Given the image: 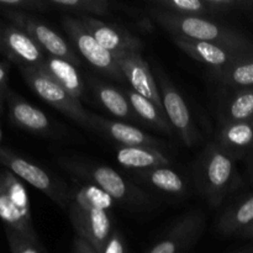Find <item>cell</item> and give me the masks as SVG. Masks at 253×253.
Returning <instances> with one entry per match:
<instances>
[{"label": "cell", "instance_id": "34", "mask_svg": "<svg viewBox=\"0 0 253 253\" xmlns=\"http://www.w3.org/2000/svg\"><path fill=\"white\" fill-rule=\"evenodd\" d=\"M73 252L74 253H98L85 240L81 239L79 236H77L74 239L73 242Z\"/></svg>", "mask_w": 253, "mask_h": 253}, {"label": "cell", "instance_id": "7", "mask_svg": "<svg viewBox=\"0 0 253 253\" xmlns=\"http://www.w3.org/2000/svg\"><path fill=\"white\" fill-rule=\"evenodd\" d=\"M62 26L73 42L77 51L91 67L118 82H124V74L116 62L115 56L104 48L93 35L88 31L83 22L77 16L64 15L62 16Z\"/></svg>", "mask_w": 253, "mask_h": 253}, {"label": "cell", "instance_id": "27", "mask_svg": "<svg viewBox=\"0 0 253 253\" xmlns=\"http://www.w3.org/2000/svg\"><path fill=\"white\" fill-rule=\"evenodd\" d=\"M212 72L215 81L227 90H236L253 86V57L224 69Z\"/></svg>", "mask_w": 253, "mask_h": 253}, {"label": "cell", "instance_id": "12", "mask_svg": "<svg viewBox=\"0 0 253 253\" xmlns=\"http://www.w3.org/2000/svg\"><path fill=\"white\" fill-rule=\"evenodd\" d=\"M115 58L123 72L124 78L130 84V89L147 98L163 110L162 99L155 73L140 52H124L115 54Z\"/></svg>", "mask_w": 253, "mask_h": 253}, {"label": "cell", "instance_id": "23", "mask_svg": "<svg viewBox=\"0 0 253 253\" xmlns=\"http://www.w3.org/2000/svg\"><path fill=\"white\" fill-rule=\"evenodd\" d=\"M90 88L96 100L111 115L124 121H140L124 90L96 79H91Z\"/></svg>", "mask_w": 253, "mask_h": 253}, {"label": "cell", "instance_id": "8", "mask_svg": "<svg viewBox=\"0 0 253 253\" xmlns=\"http://www.w3.org/2000/svg\"><path fill=\"white\" fill-rule=\"evenodd\" d=\"M155 77L160 88L163 110L173 130L178 133L187 147H193L200 141V132L193 120L185 99L161 67H155Z\"/></svg>", "mask_w": 253, "mask_h": 253}, {"label": "cell", "instance_id": "40", "mask_svg": "<svg viewBox=\"0 0 253 253\" xmlns=\"http://www.w3.org/2000/svg\"><path fill=\"white\" fill-rule=\"evenodd\" d=\"M0 138H1V131H0Z\"/></svg>", "mask_w": 253, "mask_h": 253}, {"label": "cell", "instance_id": "1", "mask_svg": "<svg viewBox=\"0 0 253 253\" xmlns=\"http://www.w3.org/2000/svg\"><path fill=\"white\" fill-rule=\"evenodd\" d=\"M148 15L172 37L210 42L253 52V41L242 32L212 17L184 16L151 7Z\"/></svg>", "mask_w": 253, "mask_h": 253}, {"label": "cell", "instance_id": "5", "mask_svg": "<svg viewBox=\"0 0 253 253\" xmlns=\"http://www.w3.org/2000/svg\"><path fill=\"white\" fill-rule=\"evenodd\" d=\"M25 82L29 84L37 96L53 106L63 115L78 123L84 127L93 130L91 124V113H89L81 100L74 98L62 85H59L54 79L47 76L40 68H30V67H19Z\"/></svg>", "mask_w": 253, "mask_h": 253}, {"label": "cell", "instance_id": "30", "mask_svg": "<svg viewBox=\"0 0 253 253\" xmlns=\"http://www.w3.org/2000/svg\"><path fill=\"white\" fill-rule=\"evenodd\" d=\"M1 11H51L48 0H0Z\"/></svg>", "mask_w": 253, "mask_h": 253}, {"label": "cell", "instance_id": "41", "mask_svg": "<svg viewBox=\"0 0 253 253\" xmlns=\"http://www.w3.org/2000/svg\"><path fill=\"white\" fill-rule=\"evenodd\" d=\"M251 123H252V125H253V118H252V120H251Z\"/></svg>", "mask_w": 253, "mask_h": 253}, {"label": "cell", "instance_id": "2", "mask_svg": "<svg viewBox=\"0 0 253 253\" xmlns=\"http://www.w3.org/2000/svg\"><path fill=\"white\" fill-rule=\"evenodd\" d=\"M58 163L82 182L96 185L115 203L132 210H147L156 202L150 194L109 166L78 157H59Z\"/></svg>", "mask_w": 253, "mask_h": 253}, {"label": "cell", "instance_id": "18", "mask_svg": "<svg viewBox=\"0 0 253 253\" xmlns=\"http://www.w3.org/2000/svg\"><path fill=\"white\" fill-rule=\"evenodd\" d=\"M5 99L9 104L10 119L15 125L39 135H51L53 130L51 120L43 111L10 90Z\"/></svg>", "mask_w": 253, "mask_h": 253}, {"label": "cell", "instance_id": "26", "mask_svg": "<svg viewBox=\"0 0 253 253\" xmlns=\"http://www.w3.org/2000/svg\"><path fill=\"white\" fill-rule=\"evenodd\" d=\"M124 93L127 96L128 101L133 109V113L136 114L138 120L153 126L156 130L161 131V132L172 135L174 130H173L167 115L162 109L158 108L155 103L148 100L147 98L133 91L132 89H125Z\"/></svg>", "mask_w": 253, "mask_h": 253}, {"label": "cell", "instance_id": "28", "mask_svg": "<svg viewBox=\"0 0 253 253\" xmlns=\"http://www.w3.org/2000/svg\"><path fill=\"white\" fill-rule=\"evenodd\" d=\"M52 10L73 12L77 16H104L111 10V2L108 0H48Z\"/></svg>", "mask_w": 253, "mask_h": 253}, {"label": "cell", "instance_id": "4", "mask_svg": "<svg viewBox=\"0 0 253 253\" xmlns=\"http://www.w3.org/2000/svg\"><path fill=\"white\" fill-rule=\"evenodd\" d=\"M0 220L5 229L41 244L32 221L27 190L21 180L7 169L0 170Z\"/></svg>", "mask_w": 253, "mask_h": 253}, {"label": "cell", "instance_id": "35", "mask_svg": "<svg viewBox=\"0 0 253 253\" xmlns=\"http://www.w3.org/2000/svg\"><path fill=\"white\" fill-rule=\"evenodd\" d=\"M9 91L7 88V68L0 63V95L5 98Z\"/></svg>", "mask_w": 253, "mask_h": 253}, {"label": "cell", "instance_id": "22", "mask_svg": "<svg viewBox=\"0 0 253 253\" xmlns=\"http://www.w3.org/2000/svg\"><path fill=\"white\" fill-rule=\"evenodd\" d=\"M253 118V86L227 90L219 104L220 124L250 121Z\"/></svg>", "mask_w": 253, "mask_h": 253}, {"label": "cell", "instance_id": "25", "mask_svg": "<svg viewBox=\"0 0 253 253\" xmlns=\"http://www.w3.org/2000/svg\"><path fill=\"white\" fill-rule=\"evenodd\" d=\"M114 200L110 195L96 185L86 182H76L69 188L68 209L76 208L79 210H106L110 211L114 207Z\"/></svg>", "mask_w": 253, "mask_h": 253}, {"label": "cell", "instance_id": "13", "mask_svg": "<svg viewBox=\"0 0 253 253\" xmlns=\"http://www.w3.org/2000/svg\"><path fill=\"white\" fill-rule=\"evenodd\" d=\"M68 216L77 231V236L85 240L96 252L100 253L113 232L110 211L106 210L68 209Z\"/></svg>", "mask_w": 253, "mask_h": 253}, {"label": "cell", "instance_id": "29", "mask_svg": "<svg viewBox=\"0 0 253 253\" xmlns=\"http://www.w3.org/2000/svg\"><path fill=\"white\" fill-rule=\"evenodd\" d=\"M151 6L162 11L184 16H203L216 19L207 0H155Z\"/></svg>", "mask_w": 253, "mask_h": 253}, {"label": "cell", "instance_id": "38", "mask_svg": "<svg viewBox=\"0 0 253 253\" xmlns=\"http://www.w3.org/2000/svg\"><path fill=\"white\" fill-rule=\"evenodd\" d=\"M234 253H253V245H250V246L244 247V249L237 250V251Z\"/></svg>", "mask_w": 253, "mask_h": 253}, {"label": "cell", "instance_id": "21", "mask_svg": "<svg viewBox=\"0 0 253 253\" xmlns=\"http://www.w3.org/2000/svg\"><path fill=\"white\" fill-rule=\"evenodd\" d=\"M253 224V193L235 200L221 212L217 230L224 236H239Z\"/></svg>", "mask_w": 253, "mask_h": 253}, {"label": "cell", "instance_id": "32", "mask_svg": "<svg viewBox=\"0 0 253 253\" xmlns=\"http://www.w3.org/2000/svg\"><path fill=\"white\" fill-rule=\"evenodd\" d=\"M215 17L230 12L246 11L253 7V0H207Z\"/></svg>", "mask_w": 253, "mask_h": 253}, {"label": "cell", "instance_id": "15", "mask_svg": "<svg viewBox=\"0 0 253 253\" xmlns=\"http://www.w3.org/2000/svg\"><path fill=\"white\" fill-rule=\"evenodd\" d=\"M77 17L83 22L94 39L114 56L124 52H140L142 49L141 40L123 27L108 24L89 15Z\"/></svg>", "mask_w": 253, "mask_h": 253}, {"label": "cell", "instance_id": "31", "mask_svg": "<svg viewBox=\"0 0 253 253\" xmlns=\"http://www.w3.org/2000/svg\"><path fill=\"white\" fill-rule=\"evenodd\" d=\"M10 253H44V249L41 244L32 242L31 240L21 236L12 230L5 229Z\"/></svg>", "mask_w": 253, "mask_h": 253}, {"label": "cell", "instance_id": "9", "mask_svg": "<svg viewBox=\"0 0 253 253\" xmlns=\"http://www.w3.org/2000/svg\"><path fill=\"white\" fill-rule=\"evenodd\" d=\"M2 14L12 22V25L21 29L31 36L39 43L43 51L48 53V56L58 57L71 62L74 66H81L82 61L78 54L68 44V42L59 34H57L52 27L44 24L37 17L20 11H2Z\"/></svg>", "mask_w": 253, "mask_h": 253}, {"label": "cell", "instance_id": "33", "mask_svg": "<svg viewBox=\"0 0 253 253\" xmlns=\"http://www.w3.org/2000/svg\"><path fill=\"white\" fill-rule=\"evenodd\" d=\"M100 253H128L125 239L116 227H114L110 237Z\"/></svg>", "mask_w": 253, "mask_h": 253}, {"label": "cell", "instance_id": "11", "mask_svg": "<svg viewBox=\"0 0 253 253\" xmlns=\"http://www.w3.org/2000/svg\"><path fill=\"white\" fill-rule=\"evenodd\" d=\"M173 42L184 53L192 57L197 62L205 64L211 71L224 69L231 67L239 62L253 57V52L225 47L221 44L210 43V42L192 41V40L172 37Z\"/></svg>", "mask_w": 253, "mask_h": 253}, {"label": "cell", "instance_id": "19", "mask_svg": "<svg viewBox=\"0 0 253 253\" xmlns=\"http://www.w3.org/2000/svg\"><path fill=\"white\" fill-rule=\"evenodd\" d=\"M116 160L131 172L167 167L172 165V158L161 148L147 146H119L115 151Z\"/></svg>", "mask_w": 253, "mask_h": 253}, {"label": "cell", "instance_id": "17", "mask_svg": "<svg viewBox=\"0 0 253 253\" xmlns=\"http://www.w3.org/2000/svg\"><path fill=\"white\" fill-rule=\"evenodd\" d=\"M91 124L93 130L119 143V146H147L155 148H161L163 146L160 140L125 121L110 120L91 114Z\"/></svg>", "mask_w": 253, "mask_h": 253}, {"label": "cell", "instance_id": "39", "mask_svg": "<svg viewBox=\"0 0 253 253\" xmlns=\"http://www.w3.org/2000/svg\"><path fill=\"white\" fill-rule=\"evenodd\" d=\"M1 109H2V96L0 95V114H1Z\"/></svg>", "mask_w": 253, "mask_h": 253}, {"label": "cell", "instance_id": "3", "mask_svg": "<svg viewBox=\"0 0 253 253\" xmlns=\"http://www.w3.org/2000/svg\"><path fill=\"white\" fill-rule=\"evenodd\" d=\"M194 179L200 195L211 207L219 208L240 183L236 161L211 141L195 162Z\"/></svg>", "mask_w": 253, "mask_h": 253}, {"label": "cell", "instance_id": "6", "mask_svg": "<svg viewBox=\"0 0 253 253\" xmlns=\"http://www.w3.org/2000/svg\"><path fill=\"white\" fill-rule=\"evenodd\" d=\"M0 165L6 167V169L14 173L19 179L25 180L43 193L57 205L67 209L69 202V188L48 170L4 147H0Z\"/></svg>", "mask_w": 253, "mask_h": 253}, {"label": "cell", "instance_id": "36", "mask_svg": "<svg viewBox=\"0 0 253 253\" xmlns=\"http://www.w3.org/2000/svg\"><path fill=\"white\" fill-rule=\"evenodd\" d=\"M247 173H249L250 180L253 183V152L250 155V157L247 158Z\"/></svg>", "mask_w": 253, "mask_h": 253}, {"label": "cell", "instance_id": "14", "mask_svg": "<svg viewBox=\"0 0 253 253\" xmlns=\"http://www.w3.org/2000/svg\"><path fill=\"white\" fill-rule=\"evenodd\" d=\"M0 49L19 67L37 68L46 58L39 43L15 25L0 29Z\"/></svg>", "mask_w": 253, "mask_h": 253}, {"label": "cell", "instance_id": "37", "mask_svg": "<svg viewBox=\"0 0 253 253\" xmlns=\"http://www.w3.org/2000/svg\"><path fill=\"white\" fill-rule=\"evenodd\" d=\"M239 237H241V239H246V240H252L253 241V224L250 227H247L245 231H242L241 234L239 235Z\"/></svg>", "mask_w": 253, "mask_h": 253}, {"label": "cell", "instance_id": "20", "mask_svg": "<svg viewBox=\"0 0 253 253\" xmlns=\"http://www.w3.org/2000/svg\"><path fill=\"white\" fill-rule=\"evenodd\" d=\"M132 175L141 183L163 194L183 197L189 192L185 178L179 172L170 168V166L132 172Z\"/></svg>", "mask_w": 253, "mask_h": 253}, {"label": "cell", "instance_id": "16", "mask_svg": "<svg viewBox=\"0 0 253 253\" xmlns=\"http://www.w3.org/2000/svg\"><path fill=\"white\" fill-rule=\"evenodd\" d=\"M214 142L232 160H247L253 152L251 120L220 124Z\"/></svg>", "mask_w": 253, "mask_h": 253}, {"label": "cell", "instance_id": "24", "mask_svg": "<svg viewBox=\"0 0 253 253\" xmlns=\"http://www.w3.org/2000/svg\"><path fill=\"white\" fill-rule=\"evenodd\" d=\"M37 68L51 77L59 85L63 86L69 94L81 99L84 94V83L74 64L66 59L53 56H46L43 63Z\"/></svg>", "mask_w": 253, "mask_h": 253}, {"label": "cell", "instance_id": "10", "mask_svg": "<svg viewBox=\"0 0 253 253\" xmlns=\"http://www.w3.org/2000/svg\"><path fill=\"white\" fill-rule=\"evenodd\" d=\"M205 225L207 215L203 210H189L175 220L148 253H185L202 236Z\"/></svg>", "mask_w": 253, "mask_h": 253}]
</instances>
